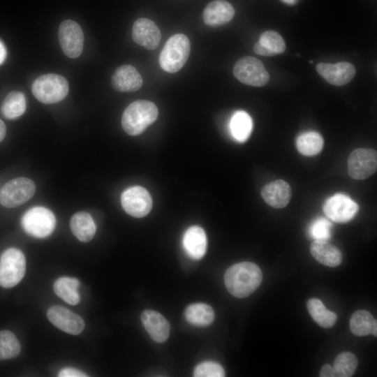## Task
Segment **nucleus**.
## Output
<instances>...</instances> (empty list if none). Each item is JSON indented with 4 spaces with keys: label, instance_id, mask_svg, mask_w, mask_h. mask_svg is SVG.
<instances>
[{
    "label": "nucleus",
    "instance_id": "1",
    "mask_svg": "<svg viewBox=\"0 0 377 377\" xmlns=\"http://www.w3.org/2000/svg\"><path fill=\"white\" fill-rule=\"evenodd\" d=\"M260 267L251 262H242L230 267L224 274V283L228 291L239 298L252 294L262 282Z\"/></svg>",
    "mask_w": 377,
    "mask_h": 377
},
{
    "label": "nucleus",
    "instance_id": "2",
    "mask_svg": "<svg viewBox=\"0 0 377 377\" xmlns=\"http://www.w3.org/2000/svg\"><path fill=\"white\" fill-rule=\"evenodd\" d=\"M158 111L151 101L138 100L127 106L121 117V126L129 135L141 134L157 119Z\"/></svg>",
    "mask_w": 377,
    "mask_h": 377
},
{
    "label": "nucleus",
    "instance_id": "3",
    "mask_svg": "<svg viewBox=\"0 0 377 377\" xmlns=\"http://www.w3.org/2000/svg\"><path fill=\"white\" fill-rule=\"evenodd\" d=\"M190 50V40L186 35L177 34L172 36L160 53V66L168 73L179 71L186 64Z\"/></svg>",
    "mask_w": 377,
    "mask_h": 377
},
{
    "label": "nucleus",
    "instance_id": "4",
    "mask_svg": "<svg viewBox=\"0 0 377 377\" xmlns=\"http://www.w3.org/2000/svg\"><path fill=\"white\" fill-rule=\"evenodd\" d=\"M34 97L45 104H52L64 100L69 86L67 80L57 74L48 73L35 80L31 87Z\"/></svg>",
    "mask_w": 377,
    "mask_h": 377
},
{
    "label": "nucleus",
    "instance_id": "5",
    "mask_svg": "<svg viewBox=\"0 0 377 377\" xmlns=\"http://www.w3.org/2000/svg\"><path fill=\"white\" fill-rule=\"evenodd\" d=\"M26 271L23 253L16 248L6 250L0 258V286L9 288L22 279Z\"/></svg>",
    "mask_w": 377,
    "mask_h": 377
},
{
    "label": "nucleus",
    "instance_id": "6",
    "mask_svg": "<svg viewBox=\"0 0 377 377\" xmlns=\"http://www.w3.org/2000/svg\"><path fill=\"white\" fill-rule=\"evenodd\" d=\"M21 223L28 235L37 238H45L54 231L56 219L50 209L37 206L24 213Z\"/></svg>",
    "mask_w": 377,
    "mask_h": 377
},
{
    "label": "nucleus",
    "instance_id": "7",
    "mask_svg": "<svg viewBox=\"0 0 377 377\" xmlns=\"http://www.w3.org/2000/svg\"><path fill=\"white\" fill-rule=\"evenodd\" d=\"M36 192L34 182L27 177H17L6 183L0 191V203L7 208L20 206L31 199Z\"/></svg>",
    "mask_w": 377,
    "mask_h": 377
},
{
    "label": "nucleus",
    "instance_id": "8",
    "mask_svg": "<svg viewBox=\"0 0 377 377\" xmlns=\"http://www.w3.org/2000/svg\"><path fill=\"white\" fill-rule=\"evenodd\" d=\"M233 73L239 81L253 87H263L269 80L263 63L251 56L240 58L234 66Z\"/></svg>",
    "mask_w": 377,
    "mask_h": 377
},
{
    "label": "nucleus",
    "instance_id": "9",
    "mask_svg": "<svg viewBox=\"0 0 377 377\" xmlns=\"http://www.w3.org/2000/svg\"><path fill=\"white\" fill-rule=\"evenodd\" d=\"M121 204L128 214L135 218H142L151 211L152 198L146 188L134 186L123 191L121 195Z\"/></svg>",
    "mask_w": 377,
    "mask_h": 377
},
{
    "label": "nucleus",
    "instance_id": "10",
    "mask_svg": "<svg viewBox=\"0 0 377 377\" xmlns=\"http://www.w3.org/2000/svg\"><path fill=\"white\" fill-rule=\"evenodd\" d=\"M377 169V153L372 149L359 148L348 158V172L354 179L362 180L371 176Z\"/></svg>",
    "mask_w": 377,
    "mask_h": 377
},
{
    "label": "nucleus",
    "instance_id": "11",
    "mask_svg": "<svg viewBox=\"0 0 377 377\" xmlns=\"http://www.w3.org/2000/svg\"><path fill=\"white\" fill-rule=\"evenodd\" d=\"M58 36L61 48L68 57L75 59L81 54L84 35L77 22L71 20L63 21L59 27Z\"/></svg>",
    "mask_w": 377,
    "mask_h": 377
},
{
    "label": "nucleus",
    "instance_id": "12",
    "mask_svg": "<svg viewBox=\"0 0 377 377\" xmlns=\"http://www.w3.org/2000/svg\"><path fill=\"white\" fill-rule=\"evenodd\" d=\"M325 214L332 221H350L358 211V205L348 195L336 193L326 200L323 207Z\"/></svg>",
    "mask_w": 377,
    "mask_h": 377
},
{
    "label": "nucleus",
    "instance_id": "13",
    "mask_svg": "<svg viewBox=\"0 0 377 377\" xmlns=\"http://www.w3.org/2000/svg\"><path fill=\"white\" fill-rule=\"evenodd\" d=\"M48 320L59 330L73 335L80 334L85 326L77 314L61 306H52L47 313Z\"/></svg>",
    "mask_w": 377,
    "mask_h": 377
},
{
    "label": "nucleus",
    "instance_id": "14",
    "mask_svg": "<svg viewBox=\"0 0 377 377\" xmlns=\"http://www.w3.org/2000/svg\"><path fill=\"white\" fill-rule=\"evenodd\" d=\"M316 71L327 82L336 86L348 84L355 75V66L346 61L336 64L319 63L316 66Z\"/></svg>",
    "mask_w": 377,
    "mask_h": 377
},
{
    "label": "nucleus",
    "instance_id": "15",
    "mask_svg": "<svg viewBox=\"0 0 377 377\" xmlns=\"http://www.w3.org/2000/svg\"><path fill=\"white\" fill-rule=\"evenodd\" d=\"M132 38L137 44L147 50H154L158 46L161 34L158 27L152 20L139 18L133 25Z\"/></svg>",
    "mask_w": 377,
    "mask_h": 377
},
{
    "label": "nucleus",
    "instance_id": "16",
    "mask_svg": "<svg viewBox=\"0 0 377 377\" xmlns=\"http://www.w3.org/2000/svg\"><path fill=\"white\" fill-rule=\"evenodd\" d=\"M112 87L121 92H133L142 85V78L137 69L128 64L118 67L111 77Z\"/></svg>",
    "mask_w": 377,
    "mask_h": 377
},
{
    "label": "nucleus",
    "instance_id": "17",
    "mask_svg": "<svg viewBox=\"0 0 377 377\" xmlns=\"http://www.w3.org/2000/svg\"><path fill=\"white\" fill-rule=\"evenodd\" d=\"M140 318L143 326L154 341L163 343L168 339L170 325L160 313L147 309L142 313Z\"/></svg>",
    "mask_w": 377,
    "mask_h": 377
},
{
    "label": "nucleus",
    "instance_id": "18",
    "mask_svg": "<svg viewBox=\"0 0 377 377\" xmlns=\"http://www.w3.org/2000/svg\"><path fill=\"white\" fill-rule=\"evenodd\" d=\"M235 15L233 6L225 0L209 2L202 13L204 22L213 27H221L230 22Z\"/></svg>",
    "mask_w": 377,
    "mask_h": 377
},
{
    "label": "nucleus",
    "instance_id": "19",
    "mask_svg": "<svg viewBox=\"0 0 377 377\" xmlns=\"http://www.w3.org/2000/svg\"><path fill=\"white\" fill-rule=\"evenodd\" d=\"M182 245L187 255L193 260L202 258L207 250V237L204 230L198 226L189 227L184 232Z\"/></svg>",
    "mask_w": 377,
    "mask_h": 377
},
{
    "label": "nucleus",
    "instance_id": "20",
    "mask_svg": "<svg viewBox=\"0 0 377 377\" xmlns=\"http://www.w3.org/2000/svg\"><path fill=\"white\" fill-rule=\"evenodd\" d=\"M261 195L271 207L283 208L290 202L291 188L286 182L279 179L266 184L262 189Z\"/></svg>",
    "mask_w": 377,
    "mask_h": 377
},
{
    "label": "nucleus",
    "instance_id": "21",
    "mask_svg": "<svg viewBox=\"0 0 377 377\" xmlns=\"http://www.w3.org/2000/svg\"><path fill=\"white\" fill-rule=\"evenodd\" d=\"M310 252L318 263L328 267H337L342 261L339 249L327 240H314L310 246Z\"/></svg>",
    "mask_w": 377,
    "mask_h": 377
},
{
    "label": "nucleus",
    "instance_id": "22",
    "mask_svg": "<svg viewBox=\"0 0 377 377\" xmlns=\"http://www.w3.org/2000/svg\"><path fill=\"white\" fill-rule=\"evenodd\" d=\"M285 50L284 40L279 33L272 30L263 32L253 47L256 54L265 57L281 54Z\"/></svg>",
    "mask_w": 377,
    "mask_h": 377
},
{
    "label": "nucleus",
    "instance_id": "23",
    "mask_svg": "<svg viewBox=\"0 0 377 377\" xmlns=\"http://www.w3.org/2000/svg\"><path fill=\"white\" fill-rule=\"evenodd\" d=\"M70 227L73 234L82 242L91 240L96 233V225L92 217L84 212H79L73 215Z\"/></svg>",
    "mask_w": 377,
    "mask_h": 377
},
{
    "label": "nucleus",
    "instance_id": "24",
    "mask_svg": "<svg viewBox=\"0 0 377 377\" xmlns=\"http://www.w3.org/2000/svg\"><path fill=\"white\" fill-rule=\"evenodd\" d=\"M184 317L193 325L205 327L213 323L215 315L211 306L205 303H194L186 308Z\"/></svg>",
    "mask_w": 377,
    "mask_h": 377
},
{
    "label": "nucleus",
    "instance_id": "25",
    "mask_svg": "<svg viewBox=\"0 0 377 377\" xmlns=\"http://www.w3.org/2000/svg\"><path fill=\"white\" fill-rule=\"evenodd\" d=\"M350 328L356 336L362 337L369 334L377 336V320L365 310H358L352 315Z\"/></svg>",
    "mask_w": 377,
    "mask_h": 377
},
{
    "label": "nucleus",
    "instance_id": "26",
    "mask_svg": "<svg viewBox=\"0 0 377 377\" xmlns=\"http://www.w3.org/2000/svg\"><path fill=\"white\" fill-rule=\"evenodd\" d=\"M229 127L234 139L237 142H244L252 131V119L246 112L237 110L232 115Z\"/></svg>",
    "mask_w": 377,
    "mask_h": 377
},
{
    "label": "nucleus",
    "instance_id": "27",
    "mask_svg": "<svg viewBox=\"0 0 377 377\" xmlns=\"http://www.w3.org/2000/svg\"><path fill=\"white\" fill-rule=\"evenodd\" d=\"M80 281L75 278L64 276L57 279L54 283V291L57 296L71 305H76L80 302L77 288Z\"/></svg>",
    "mask_w": 377,
    "mask_h": 377
},
{
    "label": "nucleus",
    "instance_id": "28",
    "mask_svg": "<svg viewBox=\"0 0 377 377\" xmlns=\"http://www.w3.org/2000/svg\"><path fill=\"white\" fill-rule=\"evenodd\" d=\"M1 110L3 115L9 119H16L26 110V99L20 91H11L4 98Z\"/></svg>",
    "mask_w": 377,
    "mask_h": 377
},
{
    "label": "nucleus",
    "instance_id": "29",
    "mask_svg": "<svg viewBox=\"0 0 377 377\" xmlns=\"http://www.w3.org/2000/svg\"><path fill=\"white\" fill-rule=\"evenodd\" d=\"M307 309L312 318L322 327H332L337 321V315L329 311L318 299H310L307 302Z\"/></svg>",
    "mask_w": 377,
    "mask_h": 377
},
{
    "label": "nucleus",
    "instance_id": "30",
    "mask_svg": "<svg viewBox=\"0 0 377 377\" xmlns=\"http://www.w3.org/2000/svg\"><path fill=\"white\" fill-rule=\"evenodd\" d=\"M297 150L304 156H314L323 149V139L316 131H306L301 133L296 140Z\"/></svg>",
    "mask_w": 377,
    "mask_h": 377
},
{
    "label": "nucleus",
    "instance_id": "31",
    "mask_svg": "<svg viewBox=\"0 0 377 377\" xmlns=\"http://www.w3.org/2000/svg\"><path fill=\"white\" fill-rule=\"evenodd\" d=\"M357 366L356 356L350 352L340 353L334 360L333 369L334 376L350 377L352 376Z\"/></svg>",
    "mask_w": 377,
    "mask_h": 377
},
{
    "label": "nucleus",
    "instance_id": "32",
    "mask_svg": "<svg viewBox=\"0 0 377 377\" xmlns=\"http://www.w3.org/2000/svg\"><path fill=\"white\" fill-rule=\"evenodd\" d=\"M20 352V344L15 335L8 330L0 331V360L13 358Z\"/></svg>",
    "mask_w": 377,
    "mask_h": 377
},
{
    "label": "nucleus",
    "instance_id": "33",
    "mask_svg": "<svg viewBox=\"0 0 377 377\" xmlns=\"http://www.w3.org/2000/svg\"><path fill=\"white\" fill-rule=\"evenodd\" d=\"M331 223L320 217L314 220L309 228V234L315 240H327L331 235Z\"/></svg>",
    "mask_w": 377,
    "mask_h": 377
},
{
    "label": "nucleus",
    "instance_id": "34",
    "mask_svg": "<svg viewBox=\"0 0 377 377\" xmlns=\"http://www.w3.org/2000/svg\"><path fill=\"white\" fill-rule=\"evenodd\" d=\"M193 376L195 377H223L225 376V371L219 364L207 361L195 367Z\"/></svg>",
    "mask_w": 377,
    "mask_h": 377
},
{
    "label": "nucleus",
    "instance_id": "35",
    "mask_svg": "<svg viewBox=\"0 0 377 377\" xmlns=\"http://www.w3.org/2000/svg\"><path fill=\"white\" fill-rule=\"evenodd\" d=\"M59 377H85L87 375L76 369L64 368L58 374Z\"/></svg>",
    "mask_w": 377,
    "mask_h": 377
},
{
    "label": "nucleus",
    "instance_id": "36",
    "mask_svg": "<svg viewBox=\"0 0 377 377\" xmlns=\"http://www.w3.org/2000/svg\"><path fill=\"white\" fill-rule=\"evenodd\" d=\"M320 377H334V373L333 367L327 364L323 366L320 371Z\"/></svg>",
    "mask_w": 377,
    "mask_h": 377
},
{
    "label": "nucleus",
    "instance_id": "37",
    "mask_svg": "<svg viewBox=\"0 0 377 377\" xmlns=\"http://www.w3.org/2000/svg\"><path fill=\"white\" fill-rule=\"evenodd\" d=\"M6 49L4 44L0 40V65L4 61L6 57Z\"/></svg>",
    "mask_w": 377,
    "mask_h": 377
},
{
    "label": "nucleus",
    "instance_id": "38",
    "mask_svg": "<svg viewBox=\"0 0 377 377\" xmlns=\"http://www.w3.org/2000/svg\"><path fill=\"white\" fill-rule=\"evenodd\" d=\"M6 134V127L5 124L0 119V142L3 140Z\"/></svg>",
    "mask_w": 377,
    "mask_h": 377
},
{
    "label": "nucleus",
    "instance_id": "39",
    "mask_svg": "<svg viewBox=\"0 0 377 377\" xmlns=\"http://www.w3.org/2000/svg\"><path fill=\"white\" fill-rule=\"evenodd\" d=\"M281 1L288 5H295L297 3L298 0H281Z\"/></svg>",
    "mask_w": 377,
    "mask_h": 377
},
{
    "label": "nucleus",
    "instance_id": "40",
    "mask_svg": "<svg viewBox=\"0 0 377 377\" xmlns=\"http://www.w3.org/2000/svg\"><path fill=\"white\" fill-rule=\"evenodd\" d=\"M309 62H310L311 64H312L313 61H309Z\"/></svg>",
    "mask_w": 377,
    "mask_h": 377
}]
</instances>
